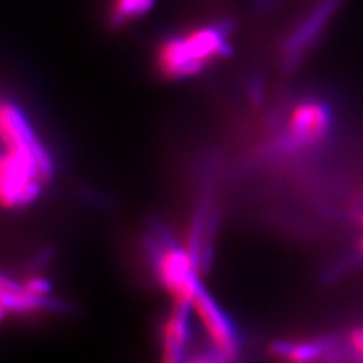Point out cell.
<instances>
[{"label": "cell", "mask_w": 363, "mask_h": 363, "mask_svg": "<svg viewBox=\"0 0 363 363\" xmlns=\"http://www.w3.org/2000/svg\"><path fill=\"white\" fill-rule=\"evenodd\" d=\"M0 128L5 152L0 168V192L6 208L25 206L52 177L53 165L29 121L13 101H4Z\"/></svg>", "instance_id": "6da1fadb"}, {"label": "cell", "mask_w": 363, "mask_h": 363, "mask_svg": "<svg viewBox=\"0 0 363 363\" xmlns=\"http://www.w3.org/2000/svg\"><path fill=\"white\" fill-rule=\"evenodd\" d=\"M348 339L351 350H353L357 357L363 362V327H357L354 330H351Z\"/></svg>", "instance_id": "8992f818"}, {"label": "cell", "mask_w": 363, "mask_h": 363, "mask_svg": "<svg viewBox=\"0 0 363 363\" xmlns=\"http://www.w3.org/2000/svg\"><path fill=\"white\" fill-rule=\"evenodd\" d=\"M359 250H360V255L363 256V236L360 238V241H359Z\"/></svg>", "instance_id": "52a82bcc"}, {"label": "cell", "mask_w": 363, "mask_h": 363, "mask_svg": "<svg viewBox=\"0 0 363 363\" xmlns=\"http://www.w3.org/2000/svg\"><path fill=\"white\" fill-rule=\"evenodd\" d=\"M156 0H113L109 8V25L121 28L126 23L145 16Z\"/></svg>", "instance_id": "5b68a950"}, {"label": "cell", "mask_w": 363, "mask_h": 363, "mask_svg": "<svg viewBox=\"0 0 363 363\" xmlns=\"http://www.w3.org/2000/svg\"><path fill=\"white\" fill-rule=\"evenodd\" d=\"M360 223H362V225H363V213H362V217H360Z\"/></svg>", "instance_id": "ba28073f"}, {"label": "cell", "mask_w": 363, "mask_h": 363, "mask_svg": "<svg viewBox=\"0 0 363 363\" xmlns=\"http://www.w3.org/2000/svg\"><path fill=\"white\" fill-rule=\"evenodd\" d=\"M229 30L223 25L204 26L184 37L164 41L157 52V70L168 79H182L203 72L211 62L230 53Z\"/></svg>", "instance_id": "7a4b0ae2"}, {"label": "cell", "mask_w": 363, "mask_h": 363, "mask_svg": "<svg viewBox=\"0 0 363 363\" xmlns=\"http://www.w3.org/2000/svg\"><path fill=\"white\" fill-rule=\"evenodd\" d=\"M342 4L344 0H318L312 11L303 17L301 23L291 32L289 38L283 45V61H285L286 70H292L312 49L315 41L321 37L328 21Z\"/></svg>", "instance_id": "277c9868"}, {"label": "cell", "mask_w": 363, "mask_h": 363, "mask_svg": "<svg viewBox=\"0 0 363 363\" xmlns=\"http://www.w3.org/2000/svg\"><path fill=\"white\" fill-rule=\"evenodd\" d=\"M333 128V113L321 100L309 99L295 106L279 138L283 152H301L323 144Z\"/></svg>", "instance_id": "3957f363"}]
</instances>
